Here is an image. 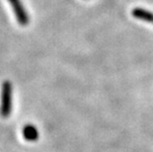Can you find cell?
Returning <instances> with one entry per match:
<instances>
[{
  "label": "cell",
  "mask_w": 153,
  "mask_h": 152,
  "mask_svg": "<svg viewBox=\"0 0 153 152\" xmlns=\"http://www.w3.org/2000/svg\"><path fill=\"white\" fill-rule=\"evenodd\" d=\"M12 111V84L10 81H4L1 88L0 101V115L3 118L10 116Z\"/></svg>",
  "instance_id": "1"
},
{
  "label": "cell",
  "mask_w": 153,
  "mask_h": 152,
  "mask_svg": "<svg viewBox=\"0 0 153 152\" xmlns=\"http://www.w3.org/2000/svg\"><path fill=\"white\" fill-rule=\"evenodd\" d=\"M9 2H10L13 10H14V13L19 24H21L23 26L27 25L29 23V21H30V19H29V16L27 14V12L25 11L24 6L22 5L20 0H9Z\"/></svg>",
  "instance_id": "2"
},
{
  "label": "cell",
  "mask_w": 153,
  "mask_h": 152,
  "mask_svg": "<svg viewBox=\"0 0 153 152\" xmlns=\"http://www.w3.org/2000/svg\"><path fill=\"white\" fill-rule=\"evenodd\" d=\"M23 136L28 141H36L39 138V131L33 125H26L23 128Z\"/></svg>",
  "instance_id": "3"
},
{
  "label": "cell",
  "mask_w": 153,
  "mask_h": 152,
  "mask_svg": "<svg viewBox=\"0 0 153 152\" xmlns=\"http://www.w3.org/2000/svg\"><path fill=\"white\" fill-rule=\"evenodd\" d=\"M132 15L139 20L153 23V13L142 8H134L132 10Z\"/></svg>",
  "instance_id": "4"
}]
</instances>
